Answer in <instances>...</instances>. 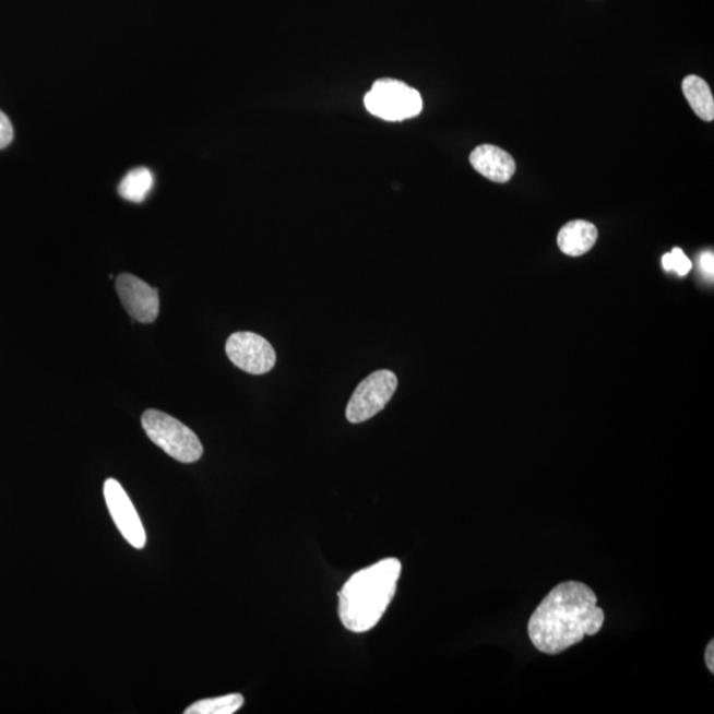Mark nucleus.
Wrapping results in <instances>:
<instances>
[{"label":"nucleus","mask_w":714,"mask_h":714,"mask_svg":"<svg viewBox=\"0 0 714 714\" xmlns=\"http://www.w3.org/2000/svg\"><path fill=\"white\" fill-rule=\"evenodd\" d=\"M597 595L579 581L561 582L552 588L532 614L528 635L540 653L557 655L598 634L605 611Z\"/></svg>","instance_id":"nucleus-1"},{"label":"nucleus","mask_w":714,"mask_h":714,"mask_svg":"<svg viewBox=\"0 0 714 714\" xmlns=\"http://www.w3.org/2000/svg\"><path fill=\"white\" fill-rule=\"evenodd\" d=\"M401 569L397 559H385L355 573L344 584L340 593L344 628L361 634L380 622L396 594Z\"/></svg>","instance_id":"nucleus-2"},{"label":"nucleus","mask_w":714,"mask_h":714,"mask_svg":"<svg viewBox=\"0 0 714 714\" xmlns=\"http://www.w3.org/2000/svg\"><path fill=\"white\" fill-rule=\"evenodd\" d=\"M142 426L156 447L181 463H193L202 459L203 444L198 436L177 418L166 413L148 409L143 413Z\"/></svg>","instance_id":"nucleus-3"},{"label":"nucleus","mask_w":714,"mask_h":714,"mask_svg":"<svg viewBox=\"0 0 714 714\" xmlns=\"http://www.w3.org/2000/svg\"><path fill=\"white\" fill-rule=\"evenodd\" d=\"M365 105L371 115L390 122L415 118L424 108L421 94L415 87L393 79L376 81Z\"/></svg>","instance_id":"nucleus-4"},{"label":"nucleus","mask_w":714,"mask_h":714,"mask_svg":"<svg viewBox=\"0 0 714 714\" xmlns=\"http://www.w3.org/2000/svg\"><path fill=\"white\" fill-rule=\"evenodd\" d=\"M397 376L388 369L369 374L357 385L346 409L350 424L368 421L385 408L397 390Z\"/></svg>","instance_id":"nucleus-5"},{"label":"nucleus","mask_w":714,"mask_h":714,"mask_svg":"<svg viewBox=\"0 0 714 714\" xmlns=\"http://www.w3.org/2000/svg\"><path fill=\"white\" fill-rule=\"evenodd\" d=\"M225 350L237 368L250 374L271 372L277 361L272 344L253 332H236L230 335Z\"/></svg>","instance_id":"nucleus-6"},{"label":"nucleus","mask_w":714,"mask_h":714,"mask_svg":"<svg viewBox=\"0 0 714 714\" xmlns=\"http://www.w3.org/2000/svg\"><path fill=\"white\" fill-rule=\"evenodd\" d=\"M105 502L110 516L115 520L117 528L121 532L131 547L143 549L146 547V532L143 528L140 515L123 487L116 479H108L104 485Z\"/></svg>","instance_id":"nucleus-7"},{"label":"nucleus","mask_w":714,"mask_h":714,"mask_svg":"<svg viewBox=\"0 0 714 714\" xmlns=\"http://www.w3.org/2000/svg\"><path fill=\"white\" fill-rule=\"evenodd\" d=\"M116 289L119 299L135 321L153 323L159 314L158 290L135 275L121 274L117 278Z\"/></svg>","instance_id":"nucleus-8"},{"label":"nucleus","mask_w":714,"mask_h":714,"mask_svg":"<svg viewBox=\"0 0 714 714\" xmlns=\"http://www.w3.org/2000/svg\"><path fill=\"white\" fill-rule=\"evenodd\" d=\"M469 163L485 178L495 183H507L516 171V163L503 148L481 145L469 155Z\"/></svg>","instance_id":"nucleus-9"},{"label":"nucleus","mask_w":714,"mask_h":714,"mask_svg":"<svg viewBox=\"0 0 714 714\" xmlns=\"http://www.w3.org/2000/svg\"><path fill=\"white\" fill-rule=\"evenodd\" d=\"M597 238L598 230L595 225L585 221H574L563 225L557 242L562 253L580 257L595 246Z\"/></svg>","instance_id":"nucleus-10"},{"label":"nucleus","mask_w":714,"mask_h":714,"mask_svg":"<svg viewBox=\"0 0 714 714\" xmlns=\"http://www.w3.org/2000/svg\"><path fill=\"white\" fill-rule=\"evenodd\" d=\"M682 93L694 112L706 122L714 119V99L710 85L699 76H688L682 81Z\"/></svg>","instance_id":"nucleus-11"},{"label":"nucleus","mask_w":714,"mask_h":714,"mask_svg":"<svg viewBox=\"0 0 714 714\" xmlns=\"http://www.w3.org/2000/svg\"><path fill=\"white\" fill-rule=\"evenodd\" d=\"M154 175L146 167L135 168L123 178L118 192L124 200L142 203L153 190Z\"/></svg>","instance_id":"nucleus-12"},{"label":"nucleus","mask_w":714,"mask_h":714,"mask_svg":"<svg viewBox=\"0 0 714 714\" xmlns=\"http://www.w3.org/2000/svg\"><path fill=\"white\" fill-rule=\"evenodd\" d=\"M243 698L241 694L231 693L227 697L200 700L198 703L187 707L186 714H234L241 710Z\"/></svg>","instance_id":"nucleus-13"},{"label":"nucleus","mask_w":714,"mask_h":714,"mask_svg":"<svg viewBox=\"0 0 714 714\" xmlns=\"http://www.w3.org/2000/svg\"><path fill=\"white\" fill-rule=\"evenodd\" d=\"M663 267L667 272H675L685 277L692 269V262L680 248H675L671 253L663 257Z\"/></svg>","instance_id":"nucleus-14"},{"label":"nucleus","mask_w":714,"mask_h":714,"mask_svg":"<svg viewBox=\"0 0 714 714\" xmlns=\"http://www.w3.org/2000/svg\"><path fill=\"white\" fill-rule=\"evenodd\" d=\"M14 138V129L8 116L0 111V150L8 147Z\"/></svg>","instance_id":"nucleus-15"},{"label":"nucleus","mask_w":714,"mask_h":714,"mask_svg":"<svg viewBox=\"0 0 714 714\" xmlns=\"http://www.w3.org/2000/svg\"><path fill=\"white\" fill-rule=\"evenodd\" d=\"M700 269L707 278H713L714 275V255L712 252H704L700 255Z\"/></svg>","instance_id":"nucleus-16"},{"label":"nucleus","mask_w":714,"mask_h":714,"mask_svg":"<svg viewBox=\"0 0 714 714\" xmlns=\"http://www.w3.org/2000/svg\"><path fill=\"white\" fill-rule=\"evenodd\" d=\"M705 663L707 669L713 674L714 673V642L711 641L710 644H707L706 651H705Z\"/></svg>","instance_id":"nucleus-17"}]
</instances>
